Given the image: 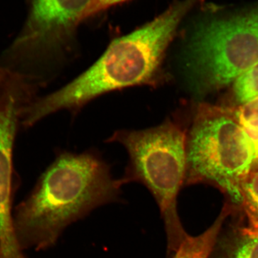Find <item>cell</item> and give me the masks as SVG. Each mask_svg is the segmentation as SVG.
<instances>
[{
  "label": "cell",
  "instance_id": "cell-1",
  "mask_svg": "<svg viewBox=\"0 0 258 258\" xmlns=\"http://www.w3.org/2000/svg\"><path fill=\"white\" fill-rule=\"evenodd\" d=\"M205 0H173L160 15L113 39L103 55L72 81L36 98L24 114L30 128L62 111L77 113L98 97L135 86L165 84L166 55L184 20Z\"/></svg>",
  "mask_w": 258,
  "mask_h": 258
},
{
  "label": "cell",
  "instance_id": "cell-2",
  "mask_svg": "<svg viewBox=\"0 0 258 258\" xmlns=\"http://www.w3.org/2000/svg\"><path fill=\"white\" fill-rule=\"evenodd\" d=\"M122 186L98 151L60 152L15 208L13 228L20 249L53 247L69 225L121 201Z\"/></svg>",
  "mask_w": 258,
  "mask_h": 258
},
{
  "label": "cell",
  "instance_id": "cell-3",
  "mask_svg": "<svg viewBox=\"0 0 258 258\" xmlns=\"http://www.w3.org/2000/svg\"><path fill=\"white\" fill-rule=\"evenodd\" d=\"M196 11L185 43V70L195 91L212 92L258 63V2L242 7L205 2Z\"/></svg>",
  "mask_w": 258,
  "mask_h": 258
},
{
  "label": "cell",
  "instance_id": "cell-4",
  "mask_svg": "<svg viewBox=\"0 0 258 258\" xmlns=\"http://www.w3.org/2000/svg\"><path fill=\"white\" fill-rule=\"evenodd\" d=\"M107 142L120 144L128 154L122 184L138 183L155 200L164 222L167 257H171L188 234L180 220L178 197L185 184L186 133L177 120L168 118L150 128L115 131Z\"/></svg>",
  "mask_w": 258,
  "mask_h": 258
},
{
  "label": "cell",
  "instance_id": "cell-5",
  "mask_svg": "<svg viewBox=\"0 0 258 258\" xmlns=\"http://www.w3.org/2000/svg\"><path fill=\"white\" fill-rule=\"evenodd\" d=\"M257 167L252 141L231 108L200 105L186 134L185 184L215 185L240 208L242 183Z\"/></svg>",
  "mask_w": 258,
  "mask_h": 258
},
{
  "label": "cell",
  "instance_id": "cell-6",
  "mask_svg": "<svg viewBox=\"0 0 258 258\" xmlns=\"http://www.w3.org/2000/svg\"><path fill=\"white\" fill-rule=\"evenodd\" d=\"M92 0H28L26 20L0 66L35 84L71 52Z\"/></svg>",
  "mask_w": 258,
  "mask_h": 258
},
{
  "label": "cell",
  "instance_id": "cell-7",
  "mask_svg": "<svg viewBox=\"0 0 258 258\" xmlns=\"http://www.w3.org/2000/svg\"><path fill=\"white\" fill-rule=\"evenodd\" d=\"M211 258H258V230L240 222L222 227Z\"/></svg>",
  "mask_w": 258,
  "mask_h": 258
},
{
  "label": "cell",
  "instance_id": "cell-8",
  "mask_svg": "<svg viewBox=\"0 0 258 258\" xmlns=\"http://www.w3.org/2000/svg\"><path fill=\"white\" fill-rule=\"evenodd\" d=\"M232 212V207L226 205L217 220L208 229L195 237L188 235L175 253L169 258H211L224 223Z\"/></svg>",
  "mask_w": 258,
  "mask_h": 258
},
{
  "label": "cell",
  "instance_id": "cell-9",
  "mask_svg": "<svg viewBox=\"0 0 258 258\" xmlns=\"http://www.w3.org/2000/svg\"><path fill=\"white\" fill-rule=\"evenodd\" d=\"M240 208L245 214L247 227L258 230V167L244 180L241 186Z\"/></svg>",
  "mask_w": 258,
  "mask_h": 258
},
{
  "label": "cell",
  "instance_id": "cell-10",
  "mask_svg": "<svg viewBox=\"0 0 258 258\" xmlns=\"http://www.w3.org/2000/svg\"><path fill=\"white\" fill-rule=\"evenodd\" d=\"M237 106L247 104L258 97V63L242 73L233 82Z\"/></svg>",
  "mask_w": 258,
  "mask_h": 258
},
{
  "label": "cell",
  "instance_id": "cell-11",
  "mask_svg": "<svg viewBox=\"0 0 258 258\" xmlns=\"http://www.w3.org/2000/svg\"><path fill=\"white\" fill-rule=\"evenodd\" d=\"M231 109L252 141L258 166V97L247 104Z\"/></svg>",
  "mask_w": 258,
  "mask_h": 258
},
{
  "label": "cell",
  "instance_id": "cell-12",
  "mask_svg": "<svg viewBox=\"0 0 258 258\" xmlns=\"http://www.w3.org/2000/svg\"><path fill=\"white\" fill-rule=\"evenodd\" d=\"M132 0H92L85 14V23L88 20L96 18L97 15L106 13L112 8L124 4Z\"/></svg>",
  "mask_w": 258,
  "mask_h": 258
},
{
  "label": "cell",
  "instance_id": "cell-13",
  "mask_svg": "<svg viewBox=\"0 0 258 258\" xmlns=\"http://www.w3.org/2000/svg\"><path fill=\"white\" fill-rule=\"evenodd\" d=\"M0 258H1V254H0Z\"/></svg>",
  "mask_w": 258,
  "mask_h": 258
}]
</instances>
